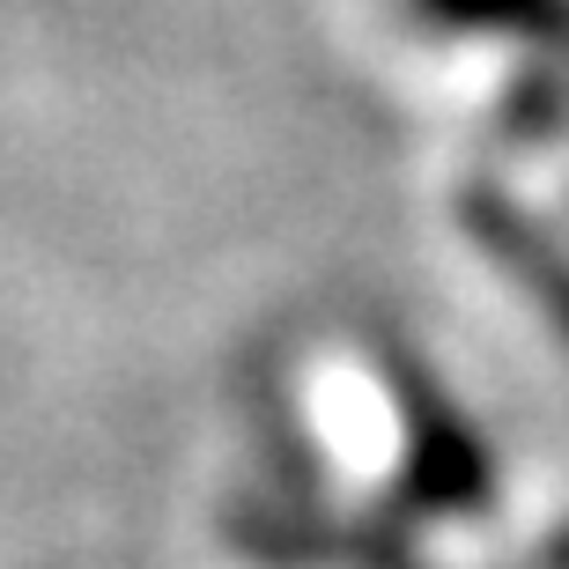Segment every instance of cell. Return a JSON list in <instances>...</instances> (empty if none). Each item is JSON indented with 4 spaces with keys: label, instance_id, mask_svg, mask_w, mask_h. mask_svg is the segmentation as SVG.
Segmentation results:
<instances>
[{
    "label": "cell",
    "instance_id": "1",
    "mask_svg": "<svg viewBox=\"0 0 569 569\" xmlns=\"http://www.w3.org/2000/svg\"><path fill=\"white\" fill-rule=\"evenodd\" d=\"M407 488H415V503H422V510H488V496H496L488 451L466 437V422H451L437 400H415Z\"/></svg>",
    "mask_w": 569,
    "mask_h": 569
},
{
    "label": "cell",
    "instance_id": "2",
    "mask_svg": "<svg viewBox=\"0 0 569 569\" xmlns=\"http://www.w3.org/2000/svg\"><path fill=\"white\" fill-rule=\"evenodd\" d=\"M548 569H569V532H562V540L548 548Z\"/></svg>",
    "mask_w": 569,
    "mask_h": 569
}]
</instances>
